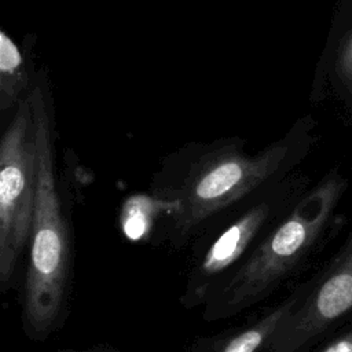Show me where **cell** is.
<instances>
[{
	"mask_svg": "<svg viewBox=\"0 0 352 352\" xmlns=\"http://www.w3.org/2000/svg\"><path fill=\"white\" fill-rule=\"evenodd\" d=\"M302 192L301 180L287 176L197 238L190 245L180 304L186 309L204 307Z\"/></svg>",
	"mask_w": 352,
	"mask_h": 352,
	"instance_id": "4",
	"label": "cell"
},
{
	"mask_svg": "<svg viewBox=\"0 0 352 352\" xmlns=\"http://www.w3.org/2000/svg\"><path fill=\"white\" fill-rule=\"evenodd\" d=\"M298 154L294 135L253 154L241 138L192 142L173 151L164 158L148 188L158 206L160 243L176 250L191 245L287 177Z\"/></svg>",
	"mask_w": 352,
	"mask_h": 352,
	"instance_id": "1",
	"label": "cell"
},
{
	"mask_svg": "<svg viewBox=\"0 0 352 352\" xmlns=\"http://www.w3.org/2000/svg\"><path fill=\"white\" fill-rule=\"evenodd\" d=\"M344 66H345L346 70L352 72V40L348 44V48H346L345 55H344Z\"/></svg>",
	"mask_w": 352,
	"mask_h": 352,
	"instance_id": "10",
	"label": "cell"
},
{
	"mask_svg": "<svg viewBox=\"0 0 352 352\" xmlns=\"http://www.w3.org/2000/svg\"><path fill=\"white\" fill-rule=\"evenodd\" d=\"M60 352H116V351L103 349V348H92V349H82V351H72V349H67V351H60Z\"/></svg>",
	"mask_w": 352,
	"mask_h": 352,
	"instance_id": "11",
	"label": "cell"
},
{
	"mask_svg": "<svg viewBox=\"0 0 352 352\" xmlns=\"http://www.w3.org/2000/svg\"><path fill=\"white\" fill-rule=\"evenodd\" d=\"M301 294L297 287L276 305H271L248 322L213 336L195 338L187 352H268L272 337L294 308Z\"/></svg>",
	"mask_w": 352,
	"mask_h": 352,
	"instance_id": "7",
	"label": "cell"
},
{
	"mask_svg": "<svg viewBox=\"0 0 352 352\" xmlns=\"http://www.w3.org/2000/svg\"><path fill=\"white\" fill-rule=\"evenodd\" d=\"M300 287L268 352H305L352 311V238L324 271Z\"/></svg>",
	"mask_w": 352,
	"mask_h": 352,
	"instance_id": "6",
	"label": "cell"
},
{
	"mask_svg": "<svg viewBox=\"0 0 352 352\" xmlns=\"http://www.w3.org/2000/svg\"><path fill=\"white\" fill-rule=\"evenodd\" d=\"M37 194V155L33 110L25 94L0 142V289L14 283L29 248Z\"/></svg>",
	"mask_w": 352,
	"mask_h": 352,
	"instance_id": "5",
	"label": "cell"
},
{
	"mask_svg": "<svg viewBox=\"0 0 352 352\" xmlns=\"http://www.w3.org/2000/svg\"><path fill=\"white\" fill-rule=\"evenodd\" d=\"M316 352H352V327L331 337Z\"/></svg>",
	"mask_w": 352,
	"mask_h": 352,
	"instance_id": "9",
	"label": "cell"
},
{
	"mask_svg": "<svg viewBox=\"0 0 352 352\" xmlns=\"http://www.w3.org/2000/svg\"><path fill=\"white\" fill-rule=\"evenodd\" d=\"M36 131L37 194L22 292V324L34 341L47 340L67 316L72 238L55 157L54 102L45 70L29 89Z\"/></svg>",
	"mask_w": 352,
	"mask_h": 352,
	"instance_id": "2",
	"label": "cell"
},
{
	"mask_svg": "<svg viewBox=\"0 0 352 352\" xmlns=\"http://www.w3.org/2000/svg\"><path fill=\"white\" fill-rule=\"evenodd\" d=\"M344 186L341 176L334 175L304 191L208 298L202 307L204 320L216 322L236 316L271 297L319 243L341 199Z\"/></svg>",
	"mask_w": 352,
	"mask_h": 352,
	"instance_id": "3",
	"label": "cell"
},
{
	"mask_svg": "<svg viewBox=\"0 0 352 352\" xmlns=\"http://www.w3.org/2000/svg\"><path fill=\"white\" fill-rule=\"evenodd\" d=\"M33 80L29 74L26 56L18 44L0 32V111L15 109L23 94H28Z\"/></svg>",
	"mask_w": 352,
	"mask_h": 352,
	"instance_id": "8",
	"label": "cell"
}]
</instances>
